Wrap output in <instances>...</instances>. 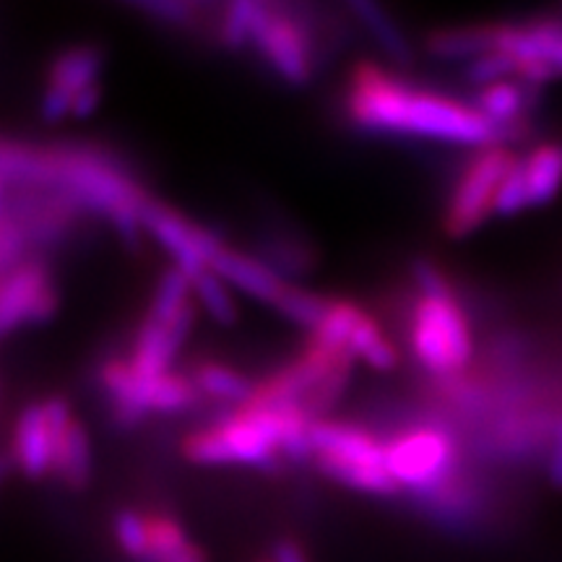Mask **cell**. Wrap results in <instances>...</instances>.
Segmentation results:
<instances>
[{
	"instance_id": "cell-14",
	"label": "cell",
	"mask_w": 562,
	"mask_h": 562,
	"mask_svg": "<svg viewBox=\"0 0 562 562\" xmlns=\"http://www.w3.org/2000/svg\"><path fill=\"white\" fill-rule=\"evenodd\" d=\"M102 50L97 45H76L68 47L53 60L50 74H47V89L42 94V117L47 123H58L70 115L76 97L94 83H100L102 70Z\"/></svg>"
},
{
	"instance_id": "cell-33",
	"label": "cell",
	"mask_w": 562,
	"mask_h": 562,
	"mask_svg": "<svg viewBox=\"0 0 562 562\" xmlns=\"http://www.w3.org/2000/svg\"><path fill=\"white\" fill-rule=\"evenodd\" d=\"M100 100H102V89H100V83H94V87H89L87 91H81V94L76 97L74 108H70V115L89 117L91 112L100 108Z\"/></svg>"
},
{
	"instance_id": "cell-30",
	"label": "cell",
	"mask_w": 562,
	"mask_h": 562,
	"mask_svg": "<svg viewBox=\"0 0 562 562\" xmlns=\"http://www.w3.org/2000/svg\"><path fill=\"white\" fill-rule=\"evenodd\" d=\"M524 209H531L529 191H526L521 159H516V165H513L510 172L505 175L501 191H497L495 216H516V214H521Z\"/></svg>"
},
{
	"instance_id": "cell-12",
	"label": "cell",
	"mask_w": 562,
	"mask_h": 562,
	"mask_svg": "<svg viewBox=\"0 0 562 562\" xmlns=\"http://www.w3.org/2000/svg\"><path fill=\"white\" fill-rule=\"evenodd\" d=\"M58 286L47 266L21 263L0 281V339L21 326H40L58 313Z\"/></svg>"
},
{
	"instance_id": "cell-11",
	"label": "cell",
	"mask_w": 562,
	"mask_h": 562,
	"mask_svg": "<svg viewBox=\"0 0 562 562\" xmlns=\"http://www.w3.org/2000/svg\"><path fill=\"white\" fill-rule=\"evenodd\" d=\"M497 53L516 60V79L529 89L562 79V16L497 24Z\"/></svg>"
},
{
	"instance_id": "cell-9",
	"label": "cell",
	"mask_w": 562,
	"mask_h": 562,
	"mask_svg": "<svg viewBox=\"0 0 562 562\" xmlns=\"http://www.w3.org/2000/svg\"><path fill=\"white\" fill-rule=\"evenodd\" d=\"M516 159L518 157L508 146H487V149L476 151V157L469 161L456 182L446 214H442V229L451 240L469 237L490 216H495L497 191Z\"/></svg>"
},
{
	"instance_id": "cell-3",
	"label": "cell",
	"mask_w": 562,
	"mask_h": 562,
	"mask_svg": "<svg viewBox=\"0 0 562 562\" xmlns=\"http://www.w3.org/2000/svg\"><path fill=\"white\" fill-rule=\"evenodd\" d=\"M195 307L191 279L178 266L167 269L157 281L149 313L140 321L133 339L128 364L144 378H159L172 372L175 357L193 331Z\"/></svg>"
},
{
	"instance_id": "cell-10",
	"label": "cell",
	"mask_w": 562,
	"mask_h": 562,
	"mask_svg": "<svg viewBox=\"0 0 562 562\" xmlns=\"http://www.w3.org/2000/svg\"><path fill=\"white\" fill-rule=\"evenodd\" d=\"M245 11H248L250 45L263 55L281 79L297 83V87L311 81V34L292 16V11L281 9V5L258 3V0H245Z\"/></svg>"
},
{
	"instance_id": "cell-18",
	"label": "cell",
	"mask_w": 562,
	"mask_h": 562,
	"mask_svg": "<svg viewBox=\"0 0 562 562\" xmlns=\"http://www.w3.org/2000/svg\"><path fill=\"white\" fill-rule=\"evenodd\" d=\"M533 94H537V89L524 87L518 79L497 81L476 91L474 110H480L490 123H495L497 128H503L505 136L510 140L521 136L524 115L526 110H529V102Z\"/></svg>"
},
{
	"instance_id": "cell-31",
	"label": "cell",
	"mask_w": 562,
	"mask_h": 562,
	"mask_svg": "<svg viewBox=\"0 0 562 562\" xmlns=\"http://www.w3.org/2000/svg\"><path fill=\"white\" fill-rule=\"evenodd\" d=\"M133 9L149 13L157 21H165V24H191L199 5L178 3V0H159V3H133Z\"/></svg>"
},
{
	"instance_id": "cell-21",
	"label": "cell",
	"mask_w": 562,
	"mask_h": 562,
	"mask_svg": "<svg viewBox=\"0 0 562 562\" xmlns=\"http://www.w3.org/2000/svg\"><path fill=\"white\" fill-rule=\"evenodd\" d=\"M529 206H547L562 188V146L542 144L521 159Z\"/></svg>"
},
{
	"instance_id": "cell-35",
	"label": "cell",
	"mask_w": 562,
	"mask_h": 562,
	"mask_svg": "<svg viewBox=\"0 0 562 562\" xmlns=\"http://www.w3.org/2000/svg\"><path fill=\"white\" fill-rule=\"evenodd\" d=\"M0 201H3V180H0Z\"/></svg>"
},
{
	"instance_id": "cell-19",
	"label": "cell",
	"mask_w": 562,
	"mask_h": 562,
	"mask_svg": "<svg viewBox=\"0 0 562 562\" xmlns=\"http://www.w3.org/2000/svg\"><path fill=\"white\" fill-rule=\"evenodd\" d=\"M146 537L149 550L144 562H206V552L167 513H146Z\"/></svg>"
},
{
	"instance_id": "cell-7",
	"label": "cell",
	"mask_w": 562,
	"mask_h": 562,
	"mask_svg": "<svg viewBox=\"0 0 562 562\" xmlns=\"http://www.w3.org/2000/svg\"><path fill=\"white\" fill-rule=\"evenodd\" d=\"M102 391L108 393L112 419L123 430H133L149 414H178L199 402V391L191 378L167 372L159 378H144L125 360H108L100 368Z\"/></svg>"
},
{
	"instance_id": "cell-2",
	"label": "cell",
	"mask_w": 562,
	"mask_h": 562,
	"mask_svg": "<svg viewBox=\"0 0 562 562\" xmlns=\"http://www.w3.org/2000/svg\"><path fill=\"white\" fill-rule=\"evenodd\" d=\"M24 172L21 182L55 188L79 209L108 216L128 240H136L138 232L144 229L140 214L149 203V195L140 191L138 182L104 151L30 149Z\"/></svg>"
},
{
	"instance_id": "cell-28",
	"label": "cell",
	"mask_w": 562,
	"mask_h": 562,
	"mask_svg": "<svg viewBox=\"0 0 562 562\" xmlns=\"http://www.w3.org/2000/svg\"><path fill=\"white\" fill-rule=\"evenodd\" d=\"M26 240H30V229L24 227L19 216H0V281L21 266L19 261L24 256Z\"/></svg>"
},
{
	"instance_id": "cell-25",
	"label": "cell",
	"mask_w": 562,
	"mask_h": 562,
	"mask_svg": "<svg viewBox=\"0 0 562 562\" xmlns=\"http://www.w3.org/2000/svg\"><path fill=\"white\" fill-rule=\"evenodd\" d=\"M188 279H191L195 300L201 302L203 311H206L211 318L216 323H224V326L237 321V305L227 290V281H224L220 273L203 269Z\"/></svg>"
},
{
	"instance_id": "cell-4",
	"label": "cell",
	"mask_w": 562,
	"mask_h": 562,
	"mask_svg": "<svg viewBox=\"0 0 562 562\" xmlns=\"http://www.w3.org/2000/svg\"><path fill=\"white\" fill-rule=\"evenodd\" d=\"M315 463L326 476L347 487L372 492V495H396L398 484L385 469L383 442L368 430L341 422L321 419L311 432Z\"/></svg>"
},
{
	"instance_id": "cell-16",
	"label": "cell",
	"mask_w": 562,
	"mask_h": 562,
	"mask_svg": "<svg viewBox=\"0 0 562 562\" xmlns=\"http://www.w3.org/2000/svg\"><path fill=\"white\" fill-rule=\"evenodd\" d=\"M11 463L26 480H42L53 474L55 432L45 402H34L19 414L11 438Z\"/></svg>"
},
{
	"instance_id": "cell-8",
	"label": "cell",
	"mask_w": 562,
	"mask_h": 562,
	"mask_svg": "<svg viewBox=\"0 0 562 562\" xmlns=\"http://www.w3.org/2000/svg\"><path fill=\"white\" fill-rule=\"evenodd\" d=\"M383 451L385 469L398 487H409L430 497L456 480L459 446L442 427H412V430L393 435Z\"/></svg>"
},
{
	"instance_id": "cell-20",
	"label": "cell",
	"mask_w": 562,
	"mask_h": 562,
	"mask_svg": "<svg viewBox=\"0 0 562 562\" xmlns=\"http://www.w3.org/2000/svg\"><path fill=\"white\" fill-rule=\"evenodd\" d=\"M427 53L440 60H474L482 55L495 53L497 47V24H474L453 26V30H438L427 34Z\"/></svg>"
},
{
	"instance_id": "cell-6",
	"label": "cell",
	"mask_w": 562,
	"mask_h": 562,
	"mask_svg": "<svg viewBox=\"0 0 562 562\" xmlns=\"http://www.w3.org/2000/svg\"><path fill=\"white\" fill-rule=\"evenodd\" d=\"M409 341L430 375L451 378L467 368L474 341L456 292L422 294L409 318Z\"/></svg>"
},
{
	"instance_id": "cell-15",
	"label": "cell",
	"mask_w": 562,
	"mask_h": 562,
	"mask_svg": "<svg viewBox=\"0 0 562 562\" xmlns=\"http://www.w3.org/2000/svg\"><path fill=\"white\" fill-rule=\"evenodd\" d=\"M45 409L55 432L53 474L70 492L87 490L91 482V469H94V453H91L87 427L74 417L70 406L58 396L47 398Z\"/></svg>"
},
{
	"instance_id": "cell-32",
	"label": "cell",
	"mask_w": 562,
	"mask_h": 562,
	"mask_svg": "<svg viewBox=\"0 0 562 562\" xmlns=\"http://www.w3.org/2000/svg\"><path fill=\"white\" fill-rule=\"evenodd\" d=\"M547 480L554 490H562V414L550 432V451H547Z\"/></svg>"
},
{
	"instance_id": "cell-23",
	"label": "cell",
	"mask_w": 562,
	"mask_h": 562,
	"mask_svg": "<svg viewBox=\"0 0 562 562\" xmlns=\"http://www.w3.org/2000/svg\"><path fill=\"white\" fill-rule=\"evenodd\" d=\"M188 378L193 381L199 396H209L216 398V402H227L237 406L248 404L252 391H256V385H252L240 370L222 362H199Z\"/></svg>"
},
{
	"instance_id": "cell-1",
	"label": "cell",
	"mask_w": 562,
	"mask_h": 562,
	"mask_svg": "<svg viewBox=\"0 0 562 562\" xmlns=\"http://www.w3.org/2000/svg\"><path fill=\"white\" fill-rule=\"evenodd\" d=\"M344 108L364 131L446 140L461 146H505L503 128L480 110L438 91L414 89L375 63H357L349 74Z\"/></svg>"
},
{
	"instance_id": "cell-22",
	"label": "cell",
	"mask_w": 562,
	"mask_h": 562,
	"mask_svg": "<svg viewBox=\"0 0 562 562\" xmlns=\"http://www.w3.org/2000/svg\"><path fill=\"white\" fill-rule=\"evenodd\" d=\"M347 349L351 351L355 360H362L364 364H370L372 370L389 372L396 368L398 362L396 347H393L389 336L383 334V328L378 326V321L370 318V313H364L362 307L357 311L355 321H351L349 326Z\"/></svg>"
},
{
	"instance_id": "cell-29",
	"label": "cell",
	"mask_w": 562,
	"mask_h": 562,
	"mask_svg": "<svg viewBox=\"0 0 562 562\" xmlns=\"http://www.w3.org/2000/svg\"><path fill=\"white\" fill-rule=\"evenodd\" d=\"M463 76H467L469 83L484 89L490 87V83L516 79V60H513L510 55L497 53V50L487 53L482 55V58L469 60L467 68H463Z\"/></svg>"
},
{
	"instance_id": "cell-17",
	"label": "cell",
	"mask_w": 562,
	"mask_h": 562,
	"mask_svg": "<svg viewBox=\"0 0 562 562\" xmlns=\"http://www.w3.org/2000/svg\"><path fill=\"white\" fill-rule=\"evenodd\" d=\"M211 271H216L227 284L237 286V290L250 294V297L266 302V305H277V300L286 286V281L263 258L245 256V252L232 250L227 245L214 258Z\"/></svg>"
},
{
	"instance_id": "cell-13",
	"label": "cell",
	"mask_w": 562,
	"mask_h": 562,
	"mask_svg": "<svg viewBox=\"0 0 562 562\" xmlns=\"http://www.w3.org/2000/svg\"><path fill=\"white\" fill-rule=\"evenodd\" d=\"M140 227L157 240L161 248L172 256V261L186 277H193L203 269H211L214 258L220 256L224 243L209 229L199 227L186 216L175 214L172 209L161 206L154 199L146 203L140 214Z\"/></svg>"
},
{
	"instance_id": "cell-5",
	"label": "cell",
	"mask_w": 562,
	"mask_h": 562,
	"mask_svg": "<svg viewBox=\"0 0 562 562\" xmlns=\"http://www.w3.org/2000/svg\"><path fill=\"white\" fill-rule=\"evenodd\" d=\"M182 453L188 461L203 467L248 463L271 469L279 461L281 448L269 412L258 406H237L227 419L188 435L182 440Z\"/></svg>"
},
{
	"instance_id": "cell-26",
	"label": "cell",
	"mask_w": 562,
	"mask_h": 562,
	"mask_svg": "<svg viewBox=\"0 0 562 562\" xmlns=\"http://www.w3.org/2000/svg\"><path fill=\"white\" fill-rule=\"evenodd\" d=\"M328 305H331V300L321 297V294H313L307 290H300V286H292L286 284L284 292H281V297L277 300V311L284 315L286 321H292L294 326L300 328H307V331H315V328L321 326L323 315H326Z\"/></svg>"
},
{
	"instance_id": "cell-27",
	"label": "cell",
	"mask_w": 562,
	"mask_h": 562,
	"mask_svg": "<svg viewBox=\"0 0 562 562\" xmlns=\"http://www.w3.org/2000/svg\"><path fill=\"white\" fill-rule=\"evenodd\" d=\"M112 537L125 558L144 562L149 550V537H146V513L123 508L112 518Z\"/></svg>"
},
{
	"instance_id": "cell-24",
	"label": "cell",
	"mask_w": 562,
	"mask_h": 562,
	"mask_svg": "<svg viewBox=\"0 0 562 562\" xmlns=\"http://www.w3.org/2000/svg\"><path fill=\"white\" fill-rule=\"evenodd\" d=\"M351 13L360 19V24L372 34V40L381 45V50L389 55L393 63L406 66L412 63V45L406 40V34L398 30L396 21L391 19V13L378 3H368V0H355L351 3Z\"/></svg>"
},
{
	"instance_id": "cell-34",
	"label": "cell",
	"mask_w": 562,
	"mask_h": 562,
	"mask_svg": "<svg viewBox=\"0 0 562 562\" xmlns=\"http://www.w3.org/2000/svg\"><path fill=\"white\" fill-rule=\"evenodd\" d=\"M271 562H307V558L305 552L300 550L297 542H292V539H281V542L273 544Z\"/></svg>"
},
{
	"instance_id": "cell-36",
	"label": "cell",
	"mask_w": 562,
	"mask_h": 562,
	"mask_svg": "<svg viewBox=\"0 0 562 562\" xmlns=\"http://www.w3.org/2000/svg\"><path fill=\"white\" fill-rule=\"evenodd\" d=\"M261 562H271V560H261Z\"/></svg>"
}]
</instances>
